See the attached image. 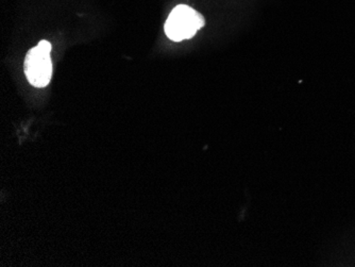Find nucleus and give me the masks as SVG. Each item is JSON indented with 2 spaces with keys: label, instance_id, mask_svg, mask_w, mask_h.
Segmentation results:
<instances>
[{
  "label": "nucleus",
  "instance_id": "obj_2",
  "mask_svg": "<svg viewBox=\"0 0 355 267\" xmlns=\"http://www.w3.org/2000/svg\"><path fill=\"white\" fill-rule=\"evenodd\" d=\"M51 45L41 41L35 49H30L25 60V74L28 81L35 87H44L51 83L53 63L51 59Z\"/></svg>",
  "mask_w": 355,
  "mask_h": 267
},
{
  "label": "nucleus",
  "instance_id": "obj_1",
  "mask_svg": "<svg viewBox=\"0 0 355 267\" xmlns=\"http://www.w3.org/2000/svg\"><path fill=\"white\" fill-rule=\"evenodd\" d=\"M205 26V19L189 6H177L165 23V33L173 42L191 39Z\"/></svg>",
  "mask_w": 355,
  "mask_h": 267
}]
</instances>
